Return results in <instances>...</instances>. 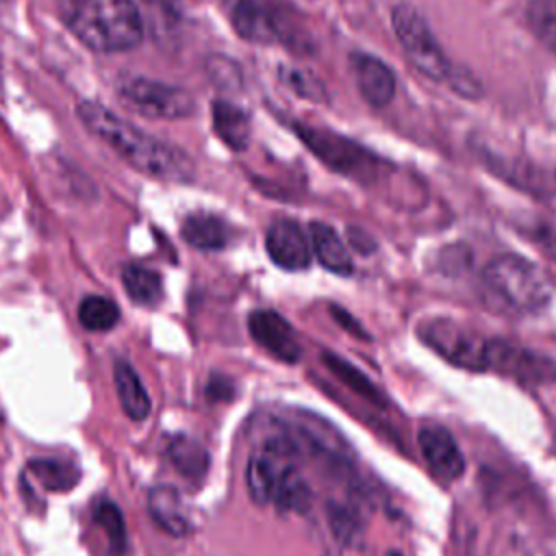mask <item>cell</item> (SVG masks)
Here are the masks:
<instances>
[{
    "label": "cell",
    "instance_id": "6da1fadb",
    "mask_svg": "<svg viewBox=\"0 0 556 556\" xmlns=\"http://www.w3.org/2000/svg\"><path fill=\"white\" fill-rule=\"evenodd\" d=\"M76 113L91 135L104 141L137 172L169 182H187L193 178V161L178 146L148 135L98 102H80Z\"/></svg>",
    "mask_w": 556,
    "mask_h": 556
},
{
    "label": "cell",
    "instance_id": "7a4b0ae2",
    "mask_svg": "<svg viewBox=\"0 0 556 556\" xmlns=\"http://www.w3.org/2000/svg\"><path fill=\"white\" fill-rule=\"evenodd\" d=\"M56 9L74 37L96 52H124L143 37L132 0H56Z\"/></svg>",
    "mask_w": 556,
    "mask_h": 556
},
{
    "label": "cell",
    "instance_id": "3957f363",
    "mask_svg": "<svg viewBox=\"0 0 556 556\" xmlns=\"http://www.w3.org/2000/svg\"><path fill=\"white\" fill-rule=\"evenodd\" d=\"M295 445L285 439H269L261 450L250 454L245 467L248 493L256 504H274L280 510L306 513L311 489L293 460Z\"/></svg>",
    "mask_w": 556,
    "mask_h": 556
},
{
    "label": "cell",
    "instance_id": "277c9868",
    "mask_svg": "<svg viewBox=\"0 0 556 556\" xmlns=\"http://www.w3.org/2000/svg\"><path fill=\"white\" fill-rule=\"evenodd\" d=\"M482 280L500 302L521 315H539L554 300V287L545 271L513 252L491 258L482 269Z\"/></svg>",
    "mask_w": 556,
    "mask_h": 556
},
{
    "label": "cell",
    "instance_id": "5b68a950",
    "mask_svg": "<svg viewBox=\"0 0 556 556\" xmlns=\"http://www.w3.org/2000/svg\"><path fill=\"white\" fill-rule=\"evenodd\" d=\"M300 141L332 172L352 178L356 182L369 185L382 176V169L389 167L378 154H374L363 143L339 135L328 128L311 126V124H295L293 126Z\"/></svg>",
    "mask_w": 556,
    "mask_h": 556
},
{
    "label": "cell",
    "instance_id": "8992f818",
    "mask_svg": "<svg viewBox=\"0 0 556 556\" xmlns=\"http://www.w3.org/2000/svg\"><path fill=\"white\" fill-rule=\"evenodd\" d=\"M391 26L410 61V65L430 80H447L452 63L432 35L426 17L408 2H397L391 9Z\"/></svg>",
    "mask_w": 556,
    "mask_h": 556
},
{
    "label": "cell",
    "instance_id": "52a82bcc",
    "mask_svg": "<svg viewBox=\"0 0 556 556\" xmlns=\"http://www.w3.org/2000/svg\"><path fill=\"white\" fill-rule=\"evenodd\" d=\"M117 96L126 109L152 119H182L195 111V98L185 87L143 76L122 80Z\"/></svg>",
    "mask_w": 556,
    "mask_h": 556
},
{
    "label": "cell",
    "instance_id": "ba28073f",
    "mask_svg": "<svg viewBox=\"0 0 556 556\" xmlns=\"http://www.w3.org/2000/svg\"><path fill=\"white\" fill-rule=\"evenodd\" d=\"M419 339L443 361L467 371H486V339L454 319H426L417 326Z\"/></svg>",
    "mask_w": 556,
    "mask_h": 556
},
{
    "label": "cell",
    "instance_id": "9c48e42d",
    "mask_svg": "<svg viewBox=\"0 0 556 556\" xmlns=\"http://www.w3.org/2000/svg\"><path fill=\"white\" fill-rule=\"evenodd\" d=\"M232 28L252 43L304 46V35L293 26L287 11L269 0H239L230 13Z\"/></svg>",
    "mask_w": 556,
    "mask_h": 556
},
{
    "label": "cell",
    "instance_id": "30bf717a",
    "mask_svg": "<svg viewBox=\"0 0 556 556\" xmlns=\"http://www.w3.org/2000/svg\"><path fill=\"white\" fill-rule=\"evenodd\" d=\"M486 371H495L526 387L556 382V361L547 354L506 339H486Z\"/></svg>",
    "mask_w": 556,
    "mask_h": 556
},
{
    "label": "cell",
    "instance_id": "8fae6325",
    "mask_svg": "<svg viewBox=\"0 0 556 556\" xmlns=\"http://www.w3.org/2000/svg\"><path fill=\"white\" fill-rule=\"evenodd\" d=\"M265 250L274 265L287 271H302L311 265L313 248L304 228L295 219H276L265 235Z\"/></svg>",
    "mask_w": 556,
    "mask_h": 556
},
{
    "label": "cell",
    "instance_id": "7c38bea8",
    "mask_svg": "<svg viewBox=\"0 0 556 556\" xmlns=\"http://www.w3.org/2000/svg\"><path fill=\"white\" fill-rule=\"evenodd\" d=\"M248 330L252 339L282 363H298L302 345L295 337L293 326L271 308L252 311L248 317Z\"/></svg>",
    "mask_w": 556,
    "mask_h": 556
},
{
    "label": "cell",
    "instance_id": "4fadbf2b",
    "mask_svg": "<svg viewBox=\"0 0 556 556\" xmlns=\"http://www.w3.org/2000/svg\"><path fill=\"white\" fill-rule=\"evenodd\" d=\"M417 443L421 456L426 458L430 471L441 480H458L465 473V456L454 439V434L439 424L421 426L417 432Z\"/></svg>",
    "mask_w": 556,
    "mask_h": 556
},
{
    "label": "cell",
    "instance_id": "5bb4252c",
    "mask_svg": "<svg viewBox=\"0 0 556 556\" xmlns=\"http://www.w3.org/2000/svg\"><path fill=\"white\" fill-rule=\"evenodd\" d=\"M350 63L363 100L378 109L387 106L395 96V74L391 67L378 56L365 52H354Z\"/></svg>",
    "mask_w": 556,
    "mask_h": 556
},
{
    "label": "cell",
    "instance_id": "9a60e30c",
    "mask_svg": "<svg viewBox=\"0 0 556 556\" xmlns=\"http://www.w3.org/2000/svg\"><path fill=\"white\" fill-rule=\"evenodd\" d=\"M148 510L163 532L172 536H185L191 532V521L185 510L182 497L174 486L169 484L152 486L148 493Z\"/></svg>",
    "mask_w": 556,
    "mask_h": 556
},
{
    "label": "cell",
    "instance_id": "2e32d148",
    "mask_svg": "<svg viewBox=\"0 0 556 556\" xmlns=\"http://www.w3.org/2000/svg\"><path fill=\"white\" fill-rule=\"evenodd\" d=\"M113 382L126 417L132 421H143L150 415L152 402L137 369L126 358H117L113 363Z\"/></svg>",
    "mask_w": 556,
    "mask_h": 556
},
{
    "label": "cell",
    "instance_id": "e0dca14e",
    "mask_svg": "<svg viewBox=\"0 0 556 556\" xmlns=\"http://www.w3.org/2000/svg\"><path fill=\"white\" fill-rule=\"evenodd\" d=\"M308 239H311L313 254L324 265V269L339 276H350L354 271V263L348 252V245L341 241V237L332 226L324 222H311Z\"/></svg>",
    "mask_w": 556,
    "mask_h": 556
},
{
    "label": "cell",
    "instance_id": "ac0fdd59",
    "mask_svg": "<svg viewBox=\"0 0 556 556\" xmlns=\"http://www.w3.org/2000/svg\"><path fill=\"white\" fill-rule=\"evenodd\" d=\"M211 113H213V130L217 132V137L230 150H237V152L245 150L252 132L250 115L241 106L228 100H215Z\"/></svg>",
    "mask_w": 556,
    "mask_h": 556
},
{
    "label": "cell",
    "instance_id": "d6986e66",
    "mask_svg": "<svg viewBox=\"0 0 556 556\" xmlns=\"http://www.w3.org/2000/svg\"><path fill=\"white\" fill-rule=\"evenodd\" d=\"M180 235L195 250H222L230 241V226L213 213H193L182 222Z\"/></svg>",
    "mask_w": 556,
    "mask_h": 556
},
{
    "label": "cell",
    "instance_id": "ffe728a7",
    "mask_svg": "<svg viewBox=\"0 0 556 556\" xmlns=\"http://www.w3.org/2000/svg\"><path fill=\"white\" fill-rule=\"evenodd\" d=\"M321 363L328 367V371L341 382L345 384L352 393L361 395L363 400H367L374 406H387L389 400L387 395L358 369L354 367L350 361H345L343 356L334 354V352H321Z\"/></svg>",
    "mask_w": 556,
    "mask_h": 556
},
{
    "label": "cell",
    "instance_id": "44dd1931",
    "mask_svg": "<svg viewBox=\"0 0 556 556\" xmlns=\"http://www.w3.org/2000/svg\"><path fill=\"white\" fill-rule=\"evenodd\" d=\"M167 456L176 471L189 480H202L208 471L211 458L206 447L187 434H176L169 439Z\"/></svg>",
    "mask_w": 556,
    "mask_h": 556
},
{
    "label": "cell",
    "instance_id": "7402d4cb",
    "mask_svg": "<svg viewBox=\"0 0 556 556\" xmlns=\"http://www.w3.org/2000/svg\"><path fill=\"white\" fill-rule=\"evenodd\" d=\"M122 282H124V289L128 293V298L137 304H143V306H154L161 302L163 298V280H161V274L146 267V265H139V263H128L124 269H122Z\"/></svg>",
    "mask_w": 556,
    "mask_h": 556
},
{
    "label": "cell",
    "instance_id": "603a6c76",
    "mask_svg": "<svg viewBox=\"0 0 556 556\" xmlns=\"http://www.w3.org/2000/svg\"><path fill=\"white\" fill-rule=\"evenodd\" d=\"M28 471L46 491L52 493L70 491L80 480V469L72 460L61 458H33L28 463Z\"/></svg>",
    "mask_w": 556,
    "mask_h": 556
},
{
    "label": "cell",
    "instance_id": "cb8c5ba5",
    "mask_svg": "<svg viewBox=\"0 0 556 556\" xmlns=\"http://www.w3.org/2000/svg\"><path fill=\"white\" fill-rule=\"evenodd\" d=\"M278 78L289 91H293L295 96H300L304 100H311L315 104L328 102V91H326L324 80L306 67L282 63V65H278Z\"/></svg>",
    "mask_w": 556,
    "mask_h": 556
},
{
    "label": "cell",
    "instance_id": "d4e9b609",
    "mask_svg": "<svg viewBox=\"0 0 556 556\" xmlns=\"http://www.w3.org/2000/svg\"><path fill=\"white\" fill-rule=\"evenodd\" d=\"M78 321L89 332H106L119 324V308L106 295H87L78 306Z\"/></svg>",
    "mask_w": 556,
    "mask_h": 556
},
{
    "label": "cell",
    "instance_id": "484cf974",
    "mask_svg": "<svg viewBox=\"0 0 556 556\" xmlns=\"http://www.w3.org/2000/svg\"><path fill=\"white\" fill-rule=\"evenodd\" d=\"M93 521L96 526L104 532L106 541H109V547L113 552H124L126 549V521H124V513L119 510V506L109 500V497H100L96 504H93Z\"/></svg>",
    "mask_w": 556,
    "mask_h": 556
},
{
    "label": "cell",
    "instance_id": "4316f807",
    "mask_svg": "<svg viewBox=\"0 0 556 556\" xmlns=\"http://www.w3.org/2000/svg\"><path fill=\"white\" fill-rule=\"evenodd\" d=\"M528 24L534 37L556 54V0H530Z\"/></svg>",
    "mask_w": 556,
    "mask_h": 556
},
{
    "label": "cell",
    "instance_id": "83f0119b",
    "mask_svg": "<svg viewBox=\"0 0 556 556\" xmlns=\"http://www.w3.org/2000/svg\"><path fill=\"white\" fill-rule=\"evenodd\" d=\"M330 528L337 539H352L356 532L354 515L343 506H330Z\"/></svg>",
    "mask_w": 556,
    "mask_h": 556
},
{
    "label": "cell",
    "instance_id": "f1b7e54d",
    "mask_svg": "<svg viewBox=\"0 0 556 556\" xmlns=\"http://www.w3.org/2000/svg\"><path fill=\"white\" fill-rule=\"evenodd\" d=\"M447 83L452 85V89L456 93H460L465 98H478L480 96V83L469 72H465V70L458 72V70L452 67V72L447 76Z\"/></svg>",
    "mask_w": 556,
    "mask_h": 556
},
{
    "label": "cell",
    "instance_id": "f546056e",
    "mask_svg": "<svg viewBox=\"0 0 556 556\" xmlns=\"http://www.w3.org/2000/svg\"><path fill=\"white\" fill-rule=\"evenodd\" d=\"M532 239L543 250V254L556 265V228L541 226L532 232Z\"/></svg>",
    "mask_w": 556,
    "mask_h": 556
},
{
    "label": "cell",
    "instance_id": "4dcf8cb0",
    "mask_svg": "<svg viewBox=\"0 0 556 556\" xmlns=\"http://www.w3.org/2000/svg\"><path fill=\"white\" fill-rule=\"evenodd\" d=\"M230 391H232L230 382L222 376H213L206 387V395L213 400H226V397H230Z\"/></svg>",
    "mask_w": 556,
    "mask_h": 556
},
{
    "label": "cell",
    "instance_id": "1f68e13d",
    "mask_svg": "<svg viewBox=\"0 0 556 556\" xmlns=\"http://www.w3.org/2000/svg\"><path fill=\"white\" fill-rule=\"evenodd\" d=\"M330 311H332V315L337 317V321H339L341 326H345L352 334H358V337H365V339H367V332H365L358 324H354V319H352L343 308H334V306H332Z\"/></svg>",
    "mask_w": 556,
    "mask_h": 556
}]
</instances>
